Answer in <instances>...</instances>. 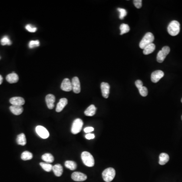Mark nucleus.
<instances>
[{"instance_id": "obj_11", "label": "nucleus", "mask_w": 182, "mask_h": 182, "mask_svg": "<svg viewBox=\"0 0 182 182\" xmlns=\"http://www.w3.org/2000/svg\"><path fill=\"white\" fill-rule=\"evenodd\" d=\"M61 89L63 91L65 92H70L72 90V82L68 79H65L62 82Z\"/></svg>"}, {"instance_id": "obj_3", "label": "nucleus", "mask_w": 182, "mask_h": 182, "mask_svg": "<svg viewBox=\"0 0 182 182\" xmlns=\"http://www.w3.org/2000/svg\"><path fill=\"white\" fill-rule=\"evenodd\" d=\"M154 40V37L153 34L151 33H146L145 36H144L142 40H141L140 43L139 44V47L141 49H144L147 46L153 43Z\"/></svg>"}, {"instance_id": "obj_5", "label": "nucleus", "mask_w": 182, "mask_h": 182, "mask_svg": "<svg viewBox=\"0 0 182 182\" xmlns=\"http://www.w3.org/2000/svg\"><path fill=\"white\" fill-rule=\"evenodd\" d=\"M83 121L80 118H77L73 121L71 131L73 134H77L81 131L83 126Z\"/></svg>"}, {"instance_id": "obj_26", "label": "nucleus", "mask_w": 182, "mask_h": 182, "mask_svg": "<svg viewBox=\"0 0 182 182\" xmlns=\"http://www.w3.org/2000/svg\"><path fill=\"white\" fill-rule=\"evenodd\" d=\"M120 30H121V35L128 33L130 31V26L128 24L122 23L120 26Z\"/></svg>"}, {"instance_id": "obj_23", "label": "nucleus", "mask_w": 182, "mask_h": 182, "mask_svg": "<svg viewBox=\"0 0 182 182\" xmlns=\"http://www.w3.org/2000/svg\"><path fill=\"white\" fill-rule=\"evenodd\" d=\"M42 159L44 161L48 163H52L54 160L53 156L51 154L48 153L44 154L42 155Z\"/></svg>"}, {"instance_id": "obj_18", "label": "nucleus", "mask_w": 182, "mask_h": 182, "mask_svg": "<svg viewBox=\"0 0 182 182\" xmlns=\"http://www.w3.org/2000/svg\"><path fill=\"white\" fill-rule=\"evenodd\" d=\"M96 110H97V108L94 105H91L85 111L84 114L86 116H88V117H92V116L95 114Z\"/></svg>"}, {"instance_id": "obj_12", "label": "nucleus", "mask_w": 182, "mask_h": 182, "mask_svg": "<svg viewBox=\"0 0 182 182\" xmlns=\"http://www.w3.org/2000/svg\"><path fill=\"white\" fill-rule=\"evenodd\" d=\"M102 94L105 98H108L110 93V86L107 82H102L101 84Z\"/></svg>"}, {"instance_id": "obj_20", "label": "nucleus", "mask_w": 182, "mask_h": 182, "mask_svg": "<svg viewBox=\"0 0 182 182\" xmlns=\"http://www.w3.org/2000/svg\"><path fill=\"white\" fill-rule=\"evenodd\" d=\"M17 143L18 145L24 146L26 144V135L23 133H21L20 134L18 135L16 139Z\"/></svg>"}, {"instance_id": "obj_17", "label": "nucleus", "mask_w": 182, "mask_h": 182, "mask_svg": "<svg viewBox=\"0 0 182 182\" xmlns=\"http://www.w3.org/2000/svg\"><path fill=\"white\" fill-rule=\"evenodd\" d=\"M10 110L11 112L14 115H19L23 113V108L21 106L12 105L10 107Z\"/></svg>"}, {"instance_id": "obj_19", "label": "nucleus", "mask_w": 182, "mask_h": 182, "mask_svg": "<svg viewBox=\"0 0 182 182\" xmlns=\"http://www.w3.org/2000/svg\"><path fill=\"white\" fill-rule=\"evenodd\" d=\"M52 170L56 176L60 177L62 175L63 170L62 166L60 164H55V166H53Z\"/></svg>"}, {"instance_id": "obj_16", "label": "nucleus", "mask_w": 182, "mask_h": 182, "mask_svg": "<svg viewBox=\"0 0 182 182\" xmlns=\"http://www.w3.org/2000/svg\"><path fill=\"white\" fill-rule=\"evenodd\" d=\"M6 80L10 84H14V83H16L18 82L19 80V77L16 73L13 72V73H10L7 75Z\"/></svg>"}, {"instance_id": "obj_25", "label": "nucleus", "mask_w": 182, "mask_h": 182, "mask_svg": "<svg viewBox=\"0 0 182 182\" xmlns=\"http://www.w3.org/2000/svg\"><path fill=\"white\" fill-rule=\"evenodd\" d=\"M33 154L29 151H26L23 152L21 154V158L23 160H29L33 158Z\"/></svg>"}, {"instance_id": "obj_34", "label": "nucleus", "mask_w": 182, "mask_h": 182, "mask_svg": "<svg viewBox=\"0 0 182 182\" xmlns=\"http://www.w3.org/2000/svg\"><path fill=\"white\" fill-rule=\"evenodd\" d=\"M143 82L141 80L138 79V80H137L135 82V85H136V87L138 89V90H139V89H140L141 88H142L143 86Z\"/></svg>"}, {"instance_id": "obj_39", "label": "nucleus", "mask_w": 182, "mask_h": 182, "mask_svg": "<svg viewBox=\"0 0 182 182\" xmlns=\"http://www.w3.org/2000/svg\"></svg>"}, {"instance_id": "obj_13", "label": "nucleus", "mask_w": 182, "mask_h": 182, "mask_svg": "<svg viewBox=\"0 0 182 182\" xmlns=\"http://www.w3.org/2000/svg\"><path fill=\"white\" fill-rule=\"evenodd\" d=\"M55 102V97L52 94H48L46 97V102L47 106L50 109H53L54 103Z\"/></svg>"}, {"instance_id": "obj_33", "label": "nucleus", "mask_w": 182, "mask_h": 182, "mask_svg": "<svg viewBox=\"0 0 182 182\" xmlns=\"http://www.w3.org/2000/svg\"><path fill=\"white\" fill-rule=\"evenodd\" d=\"M142 1L141 0H135L133 1L135 6L138 9H140L142 7Z\"/></svg>"}, {"instance_id": "obj_8", "label": "nucleus", "mask_w": 182, "mask_h": 182, "mask_svg": "<svg viewBox=\"0 0 182 182\" xmlns=\"http://www.w3.org/2000/svg\"><path fill=\"white\" fill-rule=\"evenodd\" d=\"M164 76V72L161 70H156L153 72L151 75V80L154 83H156Z\"/></svg>"}, {"instance_id": "obj_38", "label": "nucleus", "mask_w": 182, "mask_h": 182, "mask_svg": "<svg viewBox=\"0 0 182 182\" xmlns=\"http://www.w3.org/2000/svg\"><path fill=\"white\" fill-rule=\"evenodd\" d=\"M181 102H182V99H181Z\"/></svg>"}, {"instance_id": "obj_24", "label": "nucleus", "mask_w": 182, "mask_h": 182, "mask_svg": "<svg viewBox=\"0 0 182 182\" xmlns=\"http://www.w3.org/2000/svg\"><path fill=\"white\" fill-rule=\"evenodd\" d=\"M65 166L67 169H69L70 170H73L76 169L77 164L75 161L67 160L65 163Z\"/></svg>"}, {"instance_id": "obj_4", "label": "nucleus", "mask_w": 182, "mask_h": 182, "mask_svg": "<svg viewBox=\"0 0 182 182\" xmlns=\"http://www.w3.org/2000/svg\"><path fill=\"white\" fill-rule=\"evenodd\" d=\"M115 176V170L112 167L106 169L102 173V177L105 182H111L114 179Z\"/></svg>"}, {"instance_id": "obj_10", "label": "nucleus", "mask_w": 182, "mask_h": 182, "mask_svg": "<svg viewBox=\"0 0 182 182\" xmlns=\"http://www.w3.org/2000/svg\"><path fill=\"white\" fill-rule=\"evenodd\" d=\"M72 90L75 93L79 94L81 92V84L79 82V79L78 77H74L72 79Z\"/></svg>"}, {"instance_id": "obj_21", "label": "nucleus", "mask_w": 182, "mask_h": 182, "mask_svg": "<svg viewBox=\"0 0 182 182\" xmlns=\"http://www.w3.org/2000/svg\"><path fill=\"white\" fill-rule=\"evenodd\" d=\"M169 156L167 154L165 153H162L159 155V163L160 165H164L169 161Z\"/></svg>"}, {"instance_id": "obj_32", "label": "nucleus", "mask_w": 182, "mask_h": 182, "mask_svg": "<svg viewBox=\"0 0 182 182\" xmlns=\"http://www.w3.org/2000/svg\"><path fill=\"white\" fill-rule=\"evenodd\" d=\"M26 29L27 31H29V32L30 33H34L36 32L37 30V28L35 27L34 26H32L31 24H27L26 26Z\"/></svg>"}, {"instance_id": "obj_15", "label": "nucleus", "mask_w": 182, "mask_h": 182, "mask_svg": "<svg viewBox=\"0 0 182 182\" xmlns=\"http://www.w3.org/2000/svg\"><path fill=\"white\" fill-rule=\"evenodd\" d=\"M67 103H68V100L67 99L61 98L57 104V106L56 108V112H61V111L64 109V108L65 107L66 105L67 104Z\"/></svg>"}, {"instance_id": "obj_6", "label": "nucleus", "mask_w": 182, "mask_h": 182, "mask_svg": "<svg viewBox=\"0 0 182 182\" xmlns=\"http://www.w3.org/2000/svg\"><path fill=\"white\" fill-rule=\"evenodd\" d=\"M170 52V48L168 46H164L159 51L157 55V61L159 63L163 62L166 56Z\"/></svg>"}, {"instance_id": "obj_31", "label": "nucleus", "mask_w": 182, "mask_h": 182, "mask_svg": "<svg viewBox=\"0 0 182 182\" xmlns=\"http://www.w3.org/2000/svg\"><path fill=\"white\" fill-rule=\"evenodd\" d=\"M118 12H120V19H123L124 17L126 16L127 15V10L123 8H118L117 9Z\"/></svg>"}, {"instance_id": "obj_30", "label": "nucleus", "mask_w": 182, "mask_h": 182, "mask_svg": "<svg viewBox=\"0 0 182 182\" xmlns=\"http://www.w3.org/2000/svg\"><path fill=\"white\" fill-rule=\"evenodd\" d=\"M139 91L141 95L143 96V97H146L147 95H148V89L146 87L143 86L142 88L139 89Z\"/></svg>"}, {"instance_id": "obj_29", "label": "nucleus", "mask_w": 182, "mask_h": 182, "mask_svg": "<svg viewBox=\"0 0 182 182\" xmlns=\"http://www.w3.org/2000/svg\"><path fill=\"white\" fill-rule=\"evenodd\" d=\"M40 45V43L39 42V40H31L29 43V47L30 49H33V48L39 47Z\"/></svg>"}, {"instance_id": "obj_35", "label": "nucleus", "mask_w": 182, "mask_h": 182, "mask_svg": "<svg viewBox=\"0 0 182 182\" xmlns=\"http://www.w3.org/2000/svg\"><path fill=\"white\" fill-rule=\"evenodd\" d=\"M85 137L86 139L88 140H91V139H93L95 138V135L94 134H91V133H88L85 136Z\"/></svg>"}, {"instance_id": "obj_7", "label": "nucleus", "mask_w": 182, "mask_h": 182, "mask_svg": "<svg viewBox=\"0 0 182 182\" xmlns=\"http://www.w3.org/2000/svg\"><path fill=\"white\" fill-rule=\"evenodd\" d=\"M36 133L43 139H47L49 137V133L45 127L38 125L36 128Z\"/></svg>"}, {"instance_id": "obj_22", "label": "nucleus", "mask_w": 182, "mask_h": 182, "mask_svg": "<svg viewBox=\"0 0 182 182\" xmlns=\"http://www.w3.org/2000/svg\"><path fill=\"white\" fill-rule=\"evenodd\" d=\"M155 49V45L154 44H150V45L147 46L143 49V54L144 55H149L153 52Z\"/></svg>"}, {"instance_id": "obj_28", "label": "nucleus", "mask_w": 182, "mask_h": 182, "mask_svg": "<svg viewBox=\"0 0 182 182\" xmlns=\"http://www.w3.org/2000/svg\"><path fill=\"white\" fill-rule=\"evenodd\" d=\"M1 43L2 46H5V45L10 46L12 44V42L7 36H5L1 40Z\"/></svg>"}, {"instance_id": "obj_27", "label": "nucleus", "mask_w": 182, "mask_h": 182, "mask_svg": "<svg viewBox=\"0 0 182 182\" xmlns=\"http://www.w3.org/2000/svg\"><path fill=\"white\" fill-rule=\"evenodd\" d=\"M40 166L42 167V169L44 170H45L46 172H50L52 170L53 166L50 163H40Z\"/></svg>"}, {"instance_id": "obj_2", "label": "nucleus", "mask_w": 182, "mask_h": 182, "mask_svg": "<svg viewBox=\"0 0 182 182\" xmlns=\"http://www.w3.org/2000/svg\"><path fill=\"white\" fill-rule=\"evenodd\" d=\"M81 158L84 164L89 167H93L95 164L94 158L89 152L84 151L81 154Z\"/></svg>"}, {"instance_id": "obj_37", "label": "nucleus", "mask_w": 182, "mask_h": 182, "mask_svg": "<svg viewBox=\"0 0 182 182\" xmlns=\"http://www.w3.org/2000/svg\"><path fill=\"white\" fill-rule=\"evenodd\" d=\"M3 77L1 75H0V85H1L2 83V82H3Z\"/></svg>"}, {"instance_id": "obj_9", "label": "nucleus", "mask_w": 182, "mask_h": 182, "mask_svg": "<svg viewBox=\"0 0 182 182\" xmlns=\"http://www.w3.org/2000/svg\"><path fill=\"white\" fill-rule=\"evenodd\" d=\"M72 178L73 181L76 182H82L87 180V176L82 173L76 172L72 173Z\"/></svg>"}, {"instance_id": "obj_36", "label": "nucleus", "mask_w": 182, "mask_h": 182, "mask_svg": "<svg viewBox=\"0 0 182 182\" xmlns=\"http://www.w3.org/2000/svg\"><path fill=\"white\" fill-rule=\"evenodd\" d=\"M94 128L93 127H87L86 128H84V131L86 133H90V132L94 131Z\"/></svg>"}, {"instance_id": "obj_40", "label": "nucleus", "mask_w": 182, "mask_h": 182, "mask_svg": "<svg viewBox=\"0 0 182 182\" xmlns=\"http://www.w3.org/2000/svg\"><path fill=\"white\" fill-rule=\"evenodd\" d=\"M0 58H1V57H0Z\"/></svg>"}, {"instance_id": "obj_14", "label": "nucleus", "mask_w": 182, "mask_h": 182, "mask_svg": "<svg viewBox=\"0 0 182 182\" xmlns=\"http://www.w3.org/2000/svg\"><path fill=\"white\" fill-rule=\"evenodd\" d=\"M10 102L12 105L23 106L25 103L24 99L20 97H12L10 99Z\"/></svg>"}, {"instance_id": "obj_1", "label": "nucleus", "mask_w": 182, "mask_h": 182, "mask_svg": "<svg viewBox=\"0 0 182 182\" xmlns=\"http://www.w3.org/2000/svg\"><path fill=\"white\" fill-rule=\"evenodd\" d=\"M180 24L178 21L173 20L169 23L167 26V31L170 36H176L179 33Z\"/></svg>"}]
</instances>
